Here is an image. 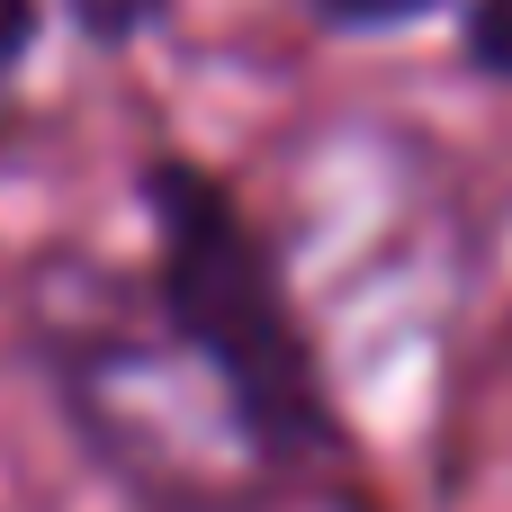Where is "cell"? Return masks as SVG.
I'll use <instances>...</instances> for the list:
<instances>
[{
	"label": "cell",
	"instance_id": "5b68a950",
	"mask_svg": "<svg viewBox=\"0 0 512 512\" xmlns=\"http://www.w3.org/2000/svg\"><path fill=\"white\" fill-rule=\"evenodd\" d=\"M27 45H36V0H0V81L18 72Z\"/></svg>",
	"mask_w": 512,
	"mask_h": 512
},
{
	"label": "cell",
	"instance_id": "3957f363",
	"mask_svg": "<svg viewBox=\"0 0 512 512\" xmlns=\"http://www.w3.org/2000/svg\"><path fill=\"white\" fill-rule=\"evenodd\" d=\"M468 54L512 81V0H477V9H468Z\"/></svg>",
	"mask_w": 512,
	"mask_h": 512
},
{
	"label": "cell",
	"instance_id": "6da1fadb",
	"mask_svg": "<svg viewBox=\"0 0 512 512\" xmlns=\"http://www.w3.org/2000/svg\"><path fill=\"white\" fill-rule=\"evenodd\" d=\"M144 198L162 225V279L153 288H162V324L180 333V351L216 378V396L243 414V432L261 441V459L279 477L333 459L342 423H333L324 369H315L306 324H297L261 234L243 225V207L189 162H153Z\"/></svg>",
	"mask_w": 512,
	"mask_h": 512
},
{
	"label": "cell",
	"instance_id": "277c9868",
	"mask_svg": "<svg viewBox=\"0 0 512 512\" xmlns=\"http://www.w3.org/2000/svg\"><path fill=\"white\" fill-rule=\"evenodd\" d=\"M315 18H333V27H405V18H423V9H441V0H306Z\"/></svg>",
	"mask_w": 512,
	"mask_h": 512
},
{
	"label": "cell",
	"instance_id": "7a4b0ae2",
	"mask_svg": "<svg viewBox=\"0 0 512 512\" xmlns=\"http://www.w3.org/2000/svg\"><path fill=\"white\" fill-rule=\"evenodd\" d=\"M162 9H171V0H72V18H81L99 45H126V36H144Z\"/></svg>",
	"mask_w": 512,
	"mask_h": 512
}]
</instances>
